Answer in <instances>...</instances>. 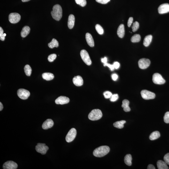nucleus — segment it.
<instances>
[{
    "instance_id": "obj_30",
    "label": "nucleus",
    "mask_w": 169,
    "mask_h": 169,
    "mask_svg": "<svg viewBox=\"0 0 169 169\" xmlns=\"http://www.w3.org/2000/svg\"><path fill=\"white\" fill-rule=\"evenodd\" d=\"M141 36L139 34H134L131 38V41L133 43H136L139 42L141 40Z\"/></svg>"
},
{
    "instance_id": "obj_47",
    "label": "nucleus",
    "mask_w": 169,
    "mask_h": 169,
    "mask_svg": "<svg viewBox=\"0 0 169 169\" xmlns=\"http://www.w3.org/2000/svg\"><path fill=\"white\" fill-rule=\"evenodd\" d=\"M3 109V104L1 102L0 103V111H1Z\"/></svg>"
},
{
    "instance_id": "obj_12",
    "label": "nucleus",
    "mask_w": 169,
    "mask_h": 169,
    "mask_svg": "<svg viewBox=\"0 0 169 169\" xmlns=\"http://www.w3.org/2000/svg\"><path fill=\"white\" fill-rule=\"evenodd\" d=\"M18 168L16 163L12 161H8L3 164V169H16Z\"/></svg>"
},
{
    "instance_id": "obj_8",
    "label": "nucleus",
    "mask_w": 169,
    "mask_h": 169,
    "mask_svg": "<svg viewBox=\"0 0 169 169\" xmlns=\"http://www.w3.org/2000/svg\"><path fill=\"white\" fill-rule=\"evenodd\" d=\"M141 94L142 98L145 100L154 99L155 97V94L154 93L147 90H142Z\"/></svg>"
},
{
    "instance_id": "obj_43",
    "label": "nucleus",
    "mask_w": 169,
    "mask_h": 169,
    "mask_svg": "<svg viewBox=\"0 0 169 169\" xmlns=\"http://www.w3.org/2000/svg\"><path fill=\"white\" fill-rule=\"evenodd\" d=\"M113 65L115 69H117L119 68L120 66V64L119 62H115L113 63Z\"/></svg>"
},
{
    "instance_id": "obj_9",
    "label": "nucleus",
    "mask_w": 169,
    "mask_h": 169,
    "mask_svg": "<svg viewBox=\"0 0 169 169\" xmlns=\"http://www.w3.org/2000/svg\"><path fill=\"white\" fill-rule=\"evenodd\" d=\"M17 93L19 97L23 100L27 99L30 95V93L28 91L24 89L18 90Z\"/></svg>"
},
{
    "instance_id": "obj_36",
    "label": "nucleus",
    "mask_w": 169,
    "mask_h": 169,
    "mask_svg": "<svg viewBox=\"0 0 169 169\" xmlns=\"http://www.w3.org/2000/svg\"><path fill=\"white\" fill-rule=\"evenodd\" d=\"M103 94L105 98L106 99L110 98L112 95L111 92L108 91L105 92Z\"/></svg>"
},
{
    "instance_id": "obj_34",
    "label": "nucleus",
    "mask_w": 169,
    "mask_h": 169,
    "mask_svg": "<svg viewBox=\"0 0 169 169\" xmlns=\"http://www.w3.org/2000/svg\"><path fill=\"white\" fill-rule=\"evenodd\" d=\"M56 57H57V56L56 54H52L48 56V60L49 62H52L55 60Z\"/></svg>"
},
{
    "instance_id": "obj_2",
    "label": "nucleus",
    "mask_w": 169,
    "mask_h": 169,
    "mask_svg": "<svg viewBox=\"0 0 169 169\" xmlns=\"http://www.w3.org/2000/svg\"><path fill=\"white\" fill-rule=\"evenodd\" d=\"M51 13L54 19L57 21H59L62 16V10L61 6L59 4L55 5L53 8V10Z\"/></svg>"
},
{
    "instance_id": "obj_17",
    "label": "nucleus",
    "mask_w": 169,
    "mask_h": 169,
    "mask_svg": "<svg viewBox=\"0 0 169 169\" xmlns=\"http://www.w3.org/2000/svg\"><path fill=\"white\" fill-rule=\"evenodd\" d=\"M86 41L88 45L91 47L94 46V42L92 35L89 33H87L86 34Z\"/></svg>"
},
{
    "instance_id": "obj_20",
    "label": "nucleus",
    "mask_w": 169,
    "mask_h": 169,
    "mask_svg": "<svg viewBox=\"0 0 169 169\" xmlns=\"http://www.w3.org/2000/svg\"><path fill=\"white\" fill-rule=\"evenodd\" d=\"M129 102L128 100L125 99L123 101L122 107L123 108L124 111L125 112H129L130 111V108L129 106Z\"/></svg>"
},
{
    "instance_id": "obj_44",
    "label": "nucleus",
    "mask_w": 169,
    "mask_h": 169,
    "mask_svg": "<svg viewBox=\"0 0 169 169\" xmlns=\"http://www.w3.org/2000/svg\"><path fill=\"white\" fill-rule=\"evenodd\" d=\"M111 78L114 81H116L118 79V76L115 73L111 75Z\"/></svg>"
},
{
    "instance_id": "obj_15",
    "label": "nucleus",
    "mask_w": 169,
    "mask_h": 169,
    "mask_svg": "<svg viewBox=\"0 0 169 169\" xmlns=\"http://www.w3.org/2000/svg\"><path fill=\"white\" fill-rule=\"evenodd\" d=\"M54 122L52 120L48 119L43 123L42 128L44 130H47L51 128L54 125Z\"/></svg>"
},
{
    "instance_id": "obj_39",
    "label": "nucleus",
    "mask_w": 169,
    "mask_h": 169,
    "mask_svg": "<svg viewBox=\"0 0 169 169\" xmlns=\"http://www.w3.org/2000/svg\"><path fill=\"white\" fill-rule=\"evenodd\" d=\"M164 159V161L167 164V165H169V153H168L165 155Z\"/></svg>"
},
{
    "instance_id": "obj_48",
    "label": "nucleus",
    "mask_w": 169,
    "mask_h": 169,
    "mask_svg": "<svg viewBox=\"0 0 169 169\" xmlns=\"http://www.w3.org/2000/svg\"><path fill=\"white\" fill-rule=\"evenodd\" d=\"M30 0H22V1L23 2H28Z\"/></svg>"
},
{
    "instance_id": "obj_38",
    "label": "nucleus",
    "mask_w": 169,
    "mask_h": 169,
    "mask_svg": "<svg viewBox=\"0 0 169 169\" xmlns=\"http://www.w3.org/2000/svg\"><path fill=\"white\" fill-rule=\"evenodd\" d=\"M3 31L1 27H0V40L2 41L5 40V37L3 35Z\"/></svg>"
},
{
    "instance_id": "obj_42",
    "label": "nucleus",
    "mask_w": 169,
    "mask_h": 169,
    "mask_svg": "<svg viewBox=\"0 0 169 169\" xmlns=\"http://www.w3.org/2000/svg\"><path fill=\"white\" fill-rule=\"evenodd\" d=\"M133 17H131L129 19L128 22H127V25L128 27H130L131 26L132 23L133 22Z\"/></svg>"
},
{
    "instance_id": "obj_19",
    "label": "nucleus",
    "mask_w": 169,
    "mask_h": 169,
    "mask_svg": "<svg viewBox=\"0 0 169 169\" xmlns=\"http://www.w3.org/2000/svg\"><path fill=\"white\" fill-rule=\"evenodd\" d=\"M117 34L118 37L120 38L123 37L125 34L124 26L123 24L120 25L117 30Z\"/></svg>"
},
{
    "instance_id": "obj_46",
    "label": "nucleus",
    "mask_w": 169,
    "mask_h": 169,
    "mask_svg": "<svg viewBox=\"0 0 169 169\" xmlns=\"http://www.w3.org/2000/svg\"><path fill=\"white\" fill-rule=\"evenodd\" d=\"M147 169H155V168L154 166L152 164H149L147 168Z\"/></svg>"
},
{
    "instance_id": "obj_10",
    "label": "nucleus",
    "mask_w": 169,
    "mask_h": 169,
    "mask_svg": "<svg viewBox=\"0 0 169 169\" xmlns=\"http://www.w3.org/2000/svg\"><path fill=\"white\" fill-rule=\"evenodd\" d=\"M9 21L11 23L15 24L20 21L21 16L19 14L16 13H11L9 15Z\"/></svg>"
},
{
    "instance_id": "obj_49",
    "label": "nucleus",
    "mask_w": 169,
    "mask_h": 169,
    "mask_svg": "<svg viewBox=\"0 0 169 169\" xmlns=\"http://www.w3.org/2000/svg\"><path fill=\"white\" fill-rule=\"evenodd\" d=\"M3 35H4V36L5 37L6 36V34H5V33H4V34H3Z\"/></svg>"
},
{
    "instance_id": "obj_31",
    "label": "nucleus",
    "mask_w": 169,
    "mask_h": 169,
    "mask_svg": "<svg viewBox=\"0 0 169 169\" xmlns=\"http://www.w3.org/2000/svg\"><path fill=\"white\" fill-rule=\"evenodd\" d=\"M95 29H96V30L99 34L102 35L104 33V30H103V28L99 24H97L96 25V26H95Z\"/></svg>"
},
{
    "instance_id": "obj_7",
    "label": "nucleus",
    "mask_w": 169,
    "mask_h": 169,
    "mask_svg": "<svg viewBox=\"0 0 169 169\" xmlns=\"http://www.w3.org/2000/svg\"><path fill=\"white\" fill-rule=\"evenodd\" d=\"M153 81L154 83L161 85L165 83V80L160 74L158 73L154 74L153 76Z\"/></svg>"
},
{
    "instance_id": "obj_11",
    "label": "nucleus",
    "mask_w": 169,
    "mask_h": 169,
    "mask_svg": "<svg viewBox=\"0 0 169 169\" xmlns=\"http://www.w3.org/2000/svg\"><path fill=\"white\" fill-rule=\"evenodd\" d=\"M139 67L142 69H144L148 68L150 65V60L146 58L140 59L138 62Z\"/></svg>"
},
{
    "instance_id": "obj_14",
    "label": "nucleus",
    "mask_w": 169,
    "mask_h": 169,
    "mask_svg": "<svg viewBox=\"0 0 169 169\" xmlns=\"http://www.w3.org/2000/svg\"><path fill=\"white\" fill-rule=\"evenodd\" d=\"M158 12L160 14H164L169 12V4L164 3L162 4L158 8Z\"/></svg>"
},
{
    "instance_id": "obj_45",
    "label": "nucleus",
    "mask_w": 169,
    "mask_h": 169,
    "mask_svg": "<svg viewBox=\"0 0 169 169\" xmlns=\"http://www.w3.org/2000/svg\"><path fill=\"white\" fill-rule=\"evenodd\" d=\"M101 61L103 63V64H106V63H107V58L106 57H105L104 58H102V59H101Z\"/></svg>"
},
{
    "instance_id": "obj_32",
    "label": "nucleus",
    "mask_w": 169,
    "mask_h": 169,
    "mask_svg": "<svg viewBox=\"0 0 169 169\" xmlns=\"http://www.w3.org/2000/svg\"><path fill=\"white\" fill-rule=\"evenodd\" d=\"M76 3L82 7L85 6L87 4L86 0H75Z\"/></svg>"
},
{
    "instance_id": "obj_18",
    "label": "nucleus",
    "mask_w": 169,
    "mask_h": 169,
    "mask_svg": "<svg viewBox=\"0 0 169 169\" xmlns=\"http://www.w3.org/2000/svg\"><path fill=\"white\" fill-rule=\"evenodd\" d=\"M75 18L73 15H70L69 16L68 21V26L70 29H72L74 26Z\"/></svg>"
},
{
    "instance_id": "obj_3",
    "label": "nucleus",
    "mask_w": 169,
    "mask_h": 169,
    "mask_svg": "<svg viewBox=\"0 0 169 169\" xmlns=\"http://www.w3.org/2000/svg\"><path fill=\"white\" fill-rule=\"evenodd\" d=\"M103 116L101 110L99 109L93 110L88 115V118L91 120L96 121L100 119Z\"/></svg>"
},
{
    "instance_id": "obj_5",
    "label": "nucleus",
    "mask_w": 169,
    "mask_h": 169,
    "mask_svg": "<svg viewBox=\"0 0 169 169\" xmlns=\"http://www.w3.org/2000/svg\"><path fill=\"white\" fill-rule=\"evenodd\" d=\"M49 149V147L46 145L45 143H38L35 147L36 151L42 155H44L46 154Z\"/></svg>"
},
{
    "instance_id": "obj_37",
    "label": "nucleus",
    "mask_w": 169,
    "mask_h": 169,
    "mask_svg": "<svg viewBox=\"0 0 169 169\" xmlns=\"http://www.w3.org/2000/svg\"><path fill=\"white\" fill-rule=\"evenodd\" d=\"M164 121L165 123H169V112H166L165 113L164 117Z\"/></svg>"
},
{
    "instance_id": "obj_22",
    "label": "nucleus",
    "mask_w": 169,
    "mask_h": 169,
    "mask_svg": "<svg viewBox=\"0 0 169 169\" xmlns=\"http://www.w3.org/2000/svg\"><path fill=\"white\" fill-rule=\"evenodd\" d=\"M153 36L151 35H147L144 40L143 44L145 46L148 47L150 44L152 40Z\"/></svg>"
},
{
    "instance_id": "obj_26",
    "label": "nucleus",
    "mask_w": 169,
    "mask_h": 169,
    "mask_svg": "<svg viewBox=\"0 0 169 169\" xmlns=\"http://www.w3.org/2000/svg\"><path fill=\"white\" fill-rule=\"evenodd\" d=\"M132 158L131 155L128 154L126 155L124 157V161L125 164L127 166H130L132 165Z\"/></svg>"
},
{
    "instance_id": "obj_1",
    "label": "nucleus",
    "mask_w": 169,
    "mask_h": 169,
    "mask_svg": "<svg viewBox=\"0 0 169 169\" xmlns=\"http://www.w3.org/2000/svg\"><path fill=\"white\" fill-rule=\"evenodd\" d=\"M110 150L109 147L108 146H101L94 150L93 154L96 157H102L107 154Z\"/></svg>"
},
{
    "instance_id": "obj_13",
    "label": "nucleus",
    "mask_w": 169,
    "mask_h": 169,
    "mask_svg": "<svg viewBox=\"0 0 169 169\" xmlns=\"http://www.w3.org/2000/svg\"><path fill=\"white\" fill-rule=\"evenodd\" d=\"M69 102L70 99L69 98L63 96H59L55 101L56 104L61 105L67 104Z\"/></svg>"
},
{
    "instance_id": "obj_28",
    "label": "nucleus",
    "mask_w": 169,
    "mask_h": 169,
    "mask_svg": "<svg viewBox=\"0 0 169 169\" xmlns=\"http://www.w3.org/2000/svg\"><path fill=\"white\" fill-rule=\"evenodd\" d=\"M48 46L50 48L52 49L55 47H58L59 46V44L57 40L54 38L52 40L51 42L48 44Z\"/></svg>"
},
{
    "instance_id": "obj_23",
    "label": "nucleus",
    "mask_w": 169,
    "mask_h": 169,
    "mask_svg": "<svg viewBox=\"0 0 169 169\" xmlns=\"http://www.w3.org/2000/svg\"><path fill=\"white\" fill-rule=\"evenodd\" d=\"M157 167L158 169H168L167 164L165 162L159 160L157 163Z\"/></svg>"
},
{
    "instance_id": "obj_29",
    "label": "nucleus",
    "mask_w": 169,
    "mask_h": 169,
    "mask_svg": "<svg viewBox=\"0 0 169 169\" xmlns=\"http://www.w3.org/2000/svg\"><path fill=\"white\" fill-rule=\"evenodd\" d=\"M24 71H25L26 75L27 76H30L32 73V69L31 66L28 65H26L24 67Z\"/></svg>"
},
{
    "instance_id": "obj_33",
    "label": "nucleus",
    "mask_w": 169,
    "mask_h": 169,
    "mask_svg": "<svg viewBox=\"0 0 169 169\" xmlns=\"http://www.w3.org/2000/svg\"><path fill=\"white\" fill-rule=\"evenodd\" d=\"M139 28V24L138 22L136 21L133 23V26H132V30L133 32H135Z\"/></svg>"
},
{
    "instance_id": "obj_40",
    "label": "nucleus",
    "mask_w": 169,
    "mask_h": 169,
    "mask_svg": "<svg viewBox=\"0 0 169 169\" xmlns=\"http://www.w3.org/2000/svg\"><path fill=\"white\" fill-rule=\"evenodd\" d=\"M103 65H104V66L108 67L110 69V70H111V71H113V70H114L115 68L113 64V65H111V64H109V63H106V64H103Z\"/></svg>"
},
{
    "instance_id": "obj_35",
    "label": "nucleus",
    "mask_w": 169,
    "mask_h": 169,
    "mask_svg": "<svg viewBox=\"0 0 169 169\" xmlns=\"http://www.w3.org/2000/svg\"><path fill=\"white\" fill-rule=\"evenodd\" d=\"M119 96L118 94H114L112 95L110 98V101L111 102H114L118 99Z\"/></svg>"
},
{
    "instance_id": "obj_4",
    "label": "nucleus",
    "mask_w": 169,
    "mask_h": 169,
    "mask_svg": "<svg viewBox=\"0 0 169 169\" xmlns=\"http://www.w3.org/2000/svg\"><path fill=\"white\" fill-rule=\"evenodd\" d=\"M80 55L82 60L86 64L88 65H91L92 62L89 54L86 50H83L80 52Z\"/></svg>"
},
{
    "instance_id": "obj_25",
    "label": "nucleus",
    "mask_w": 169,
    "mask_h": 169,
    "mask_svg": "<svg viewBox=\"0 0 169 169\" xmlns=\"http://www.w3.org/2000/svg\"><path fill=\"white\" fill-rule=\"evenodd\" d=\"M160 136V134L159 132L157 131H156L153 132L149 136V139L151 140H154L159 138Z\"/></svg>"
},
{
    "instance_id": "obj_41",
    "label": "nucleus",
    "mask_w": 169,
    "mask_h": 169,
    "mask_svg": "<svg viewBox=\"0 0 169 169\" xmlns=\"http://www.w3.org/2000/svg\"><path fill=\"white\" fill-rule=\"evenodd\" d=\"M96 2L102 4H106L109 2L110 0H96Z\"/></svg>"
},
{
    "instance_id": "obj_6",
    "label": "nucleus",
    "mask_w": 169,
    "mask_h": 169,
    "mask_svg": "<svg viewBox=\"0 0 169 169\" xmlns=\"http://www.w3.org/2000/svg\"><path fill=\"white\" fill-rule=\"evenodd\" d=\"M77 134V130L75 128L71 129L67 134L66 138H65V140L66 142H72L75 138Z\"/></svg>"
},
{
    "instance_id": "obj_27",
    "label": "nucleus",
    "mask_w": 169,
    "mask_h": 169,
    "mask_svg": "<svg viewBox=\"0 0 169 169\" xmlns=\"http://www.w3.org/2000/svg\"><path fill=\"white\" fill-rule=\"evenodd\" d=\"M126 123L124 120H122L117 121L113 123V126L119 129L123 128L124 127V124Z\"/></svg>"
},
{
    "instance_id": "obj_21",
    "label": "nucleus",
    "mask_w": 169,
    "mask_h": 169,
    "mask_svg": "<svg viewBox=\"0 0 169 169\" xmlns=\"http://www.w3.org/2000/svg\"><path fill=\"white\" fill-rule=\"evenodd\" d=\"M30 30V28L29 26H24L21 32V35L22 37L23 38L26 37L29 34Z\"/></svg>"
},
{
    "instance_id": "obj_24",
    "label": "nucleus",
    "mask_w": 169,
    "mask_h": 169,
    "mask_svg": "<svg viewBox=\"0 0 169 169\" xmlns=\"http://www.w3.org/2000/svg\"><path fill=\"white\" fill-rule=\"evenodd\" d=\"M42 77L44 80H53L54 78V76L52 73H45L42 74Z\"/></svg>"
},
{
    "instance_id": "obj_16",
    "label": "nucleus",
    "mask_w": 169,
    "mask_h": 169,
    "mask_svg": "<svg viewBox=\"0 0 169 169\" xmlns=\"http://www.w3.org/2000/svg\"><path fill=\"white\" fill-rule=\"evenodd\" d=\"M73 82L75 85L77 87L82 86L83 83V80L82 77L80 76H77L74 77Z\"/></svg>"
}]
</instances>
